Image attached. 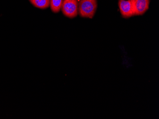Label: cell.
Returning <instances> with one entry per match:
<instances>
[{"label":"cell","mask_w":159,"mask_h":119,"mask_svg":"<svg viewBox=\"0 0 159 119\" xmlns=\"http://www.w3.org/2000/svg\"><path fill=\"white\" fill-rule=\"evenodd\" d=\"M97 7V0H80L78 3V12L82 17L92 19Z\"/></svg>","instance_id":"1"},{"label":"cell","mask_w":159,"mask_h":119,"mask_svg":"<svg viewBox=\"0 0 159 119\" xmlns=\"http://www.w3.org/2000/svg\"><path fill=\"white\" fill-rule=\"evenodd\" d=\"M63 15L70 18H74L78 13V0H63L61 7Z\"/></svg>","instance_id":"2"},{"label":"cell","mask_w":159,"mask_h":119,"mask_svg":"<svg viewBox=\"0 0 159 119\" xmlns=\"http://www.w3.org/2000/svg\"><path fill=\"white\" fill-rule=\"evenodd\" d=\"M119 6L123 17L128 18L134 16V8L131 0H119Z\"/></svg>","instance_id":"3"},{"label":"cell","mask_w":159,"mask_h":119,"mask_svg":"<svg viewBox=\"0 0 159 119\" xmlns=\"http://www.w3.org/2000/svg\"><path fill=\"white\" fill-rule=\"evenodd\" d=\"M135 15H142L149 7L150 0H131Z\"/></svg>","instance_id":"4"},{"label":"cell","mask_w":159,"mask_h":119,"mask_svg":"<svg viewBox=\"0 0 159 119\" xmlns=\"http://www.w3.org/2000/svg\"><path fill=\"white\" fill-rule=\"evenodd\" d=\"M35 7L41 9L48 8L50 6V0H29Z\"/></svg>","instance_id":"5"},{"label":"cell","mask_w":159,"mask_h":119,"mask_svg":"<svg viewBox=\"0 0 159 119\" xmlns=\"http://www.w3.org/2000/svg\"><path fill=\"white\" fill-rule=\"evenodd\" d=\"M63 0H50L51 9L52 12L58 13L61 9Z\"/></svg>","instance_id":"6"}]
</instances>
